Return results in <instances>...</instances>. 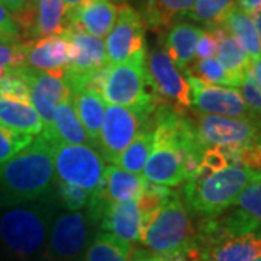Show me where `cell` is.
<instances>
[{"instance_id": "cell-27", "label": "cell", "mask_w": 261, "mask_h": 261, "mask_svg": "<svg viewBox=\"0 0 261 261\" xmlns=\"http://www.w3.org/2000/svg\"><path fill=\"white\" fill-rule=\"evenodd\" d=\"M197 0H147L145 20L157 32L170 29L177 19L185 18Z\"/></svg>"}, {"instance_id": "cell-22", "label": "cell", "mask_w": 261, "mask_h": 261, "mask_svg": "<svg viewBox=\"0 0 261 261\" xmlns=\"http://www.w3.org/2000/svg\"><path fill=\"white\" fill-rule=\"evenodd\" d=\"M0 125L29 137H37L44 130V122L32 105L12 97H0Z\"/></svg>"}, {"instance_id": "cell-29", "label": "cell", "mask_w": 261, "mask_h": 261, "mask_svg": "<svg viewBox=\"0 0 261 261\" xmlns=\"http://www.w3.org/2000/svg\"><path fill=\"white\" fill-rule=\"evenodd\" d=\"M134 250V245L122 243L112 235L102 232L87 248L83 261H128Z\"/></svg>"}, {"instance_id": "cell-47", "label": "cell", "mask_w": 261, "mask_h": 261, "mask_svg": "<svg viewBox=\"0 0 261 261\" xmlns=\"http://www.w3.org/2000/svg\"><path fill=\"white\" fill-rule=\"evenodd\" d=\"M252 261H261V255H260V257H257L255 260H252Z\"/></svg>"}, {"instance_id": "cell-18", "label": "cell", "mask_w": 261, "mask_h": 261, "mask_svg": "<svg viewBox=\"0 0 261 261\" xmlns=\"http://www.w3.org/2000/svg\"><path fill=\"white\" fill-rule=\"evenodd\" d=\"M41 134L45 135L53 144L93 145L77 116L71 97L57 106L53 115V121Z\"/></svg>"}, {"instance_id": "cell-17", "label": "cell", "mask_w": 261, "mask_h": 261, "mask_svg": "<svg viewBox=\"0 0 261 261\" xmlns=\"http://www.w3.org/2000/svg\"><path fill=\"white\" fill-rule=\"evenodd\" d=\"M97 222L102 232L109 233L122 243L134 244L141 240V214L138 202L128 200L121 203H103Z\"/></svg>"}, {"instance_id": "cell-35", "label": "cell", "mask_w": 261, "mask_h": 261, "mask_svg": "<svg viewBox=\"0 0 261 261\" xmlns=\"http://www.w3.org/2000/svg\"><path fill=\"white\" fill-rule=\"evenodd\" d=\"M15 19L20 34L27 35L32 28L34 20V0H0Z\"/></svg>"}, {"instance_id": "cell-45", "label": "cell", "mask_w": 261, "mask_h": 261, "mask_svg": "<svg viewBox=\"0 0 261 261\" xmlns=\"http://www.w3.org/2000/svg\"><path fill=\"white\" fill-rule=\"evenodd\" d=\"M155 261H170V260H167V258H163V257H159V255H157Z\"/></svg>"}, {"instance_id": "cell-20", "label": "cell", "mask_w": 261, "mask_h": 261, "mask_svg": "<svg viewBox=\"0 0 261 261\" xmlns=\"http://www.w3.org/2000/svg\"><path fill=\"white\" fill-rule=\"evenodd\" d=\"M205 29L187 22H177L168 29L166 51L181 73L195 63L196 47Z\"/></svg>"}, {"instance_id": "cell-28", "label": "cell", "mask_w": 261, "mask_h": 261, "mask_svg": "<svg viewBox=\"0 0 261 261\" xmlns=\"http://www.w3.org/2000/svg\"><path fill=\"white\" fill-rule=\"evenodd\" d=\"M152 132H154V121L151 122L148 126H145L134 138V141L119 155V159L116 160L115 166L123 168L129 173H134V174L142 176L145 163L148 160L149 152L152 149V144H154Z\"/></svg>"}, {"instance_id": "cell-7", "label": "cell", "mask_w": 261, "mask_h": 261, "mask_svg": "<svg viewBox=\"0 0 261 261\" xmlns=\"http://www.w3.org/2000/svg\"><path fill=\"white\" fill-rule=\"evenodd\" d=\"M155 109L154 106H106L102 129L96 144L103 159L115 164L134 138L154 121Z\"/></svg>"}, {"instance_id": "cell-36", "label": "cell", "mask_w": 261, "mask_h": 261, "mask_svg": "<svg viewBox=\"0 0 261 261\" xmlns=\"http://www.w3.org/2000/svg\"><path fill=\"white\" fill-rule=\"evenodd\" d=\"M25 65V53L22 41L0 44V75L9 70Z\"/></svg>"}, {"instance_id": "cell-43", "label": "cell", "mask_w": 261, "mask_h": 261, "mask_svg": "<svg viewBox=\"0 0 261 261\" xmlns=\"http://www.w3.org/2000/svg\"><path fill=\"white\" fill-rule=\"evenodd\" d=\"M64 2V8H65V13L73 10L74 8H77L79 5H82L84 0H63Z\"/></svg>"}, {"instance_id": "cell-12", "label": "cell", "mask_w": 261, "mask_h": 261, "mask_svg": "<svg viewBox=\"0 0 261 261\" xmlns=\"http://www.w3.org/2000/svg\"><path fill=\"white\" fill-rule=\"evenodd\" d=\"M106 58L109 64H122L145 51V23L140 13L129 5H121L115 25L108 34Z\"/></svg>"}, {"instance_id": "cell-40", "label": "cell", "mask_w": 261, "mask_h": 261, "mask_svg": "<svg viewBox=\"0 0 261 261\" xmlns=\"http://www.w3.org/2000/svg\"><path fill=\"white\" fill-rule=\"evenodd\" d=\"M237 6L243 9L245 13L252 15L261 10V0H237Z\"/></svg>"}, {"instance_id": "cell-23", "label": "cell", "mask_w": 261, "mask_h": 261, "mask_svg": "<svg viewBox=\"0 0 261 261\" xmlns=\"http://www.w3.org/2000/svg\"><path fill=\"white\" fill-rule=\"evenodd\" d=\"M212 29L218 39L216 60L241 86L245 75L251 71L252 60L224 27H214Z\"/></svg>"}, {"instance_id": "cell-2", "label": "cell", "mask_w": 261, "mask_h": 261, "mask_svg": "<svg viewBox=\"0 0 261 261\" xmlns=\"http://www.w3.org/2000/svg\"><path fill=\"white\" fill-rule=\"evenodd\" d=\"M141 244L154 255L167 260L187 258L195 261L196 226L183 199L171 192L148 225Z\"/></svg>"}, {"instance_id": "cell-33", "label": "cell", "mask_w": 261, "mask_h": 261, "mask_svg": "<svg viewBox=\"0 0 261 261\" xmlns=\"http://www.w3.org/2000/svg\"><path fill=\"white\" fill-rule=\"evenodd\" d=\"M32 138L34 137L13 132L0 125V166L25 148Z\"/></svg>"}, {"instance_id": "cell-42", "label": "cell", "mask_w": 261, "mask_h": 261, "mask_svg": "<svg viewBox=\"0 0 261 261\" xmlns=\"http://www.w3.org/2000/svg\"><path fill=\"white\" fill-rule=\"evenodd\" d=\"M251 18H252V20H254V25H255L257 32H258V38H260V42H261V10L260 12H255V13H252Z\"/></svg>"}, {"instance_id": "cell-44", "label": "cell", "mask_w": 261, "mask_h": 261, "mask_svg": "<svg viewBox=\"0 0 261 261\" xmlns=\"http://www.w3.org/2000/svg\"><path fill=\"white\" fill-rule=\"evenodd\" d=\"M2 42H19V41H13V39H9V38L2 37V35H0V44H2Z\"/></svg>"}, {"instance_id": "cell-1", "label": "cell", "mask_w": 261, "mask_h": 261, "mask_svg": "<svg viewBox=\"0 0 261 261\" xmlns=\"http://www.w3.org/2000/svg\"><path fill=\"white\" fill-rule=\"evenodd\" d=\"M54 144L39 134L16 155L0 166V209L35 202L54 180Z\"/></svg>"}, {"instance_id": "cell-30", "label": "cell", "mask_w": 261, "mask_h": 261, "mask_svg": "<svg viewBox=\"0 0 261 261\" xmlns=\"http://www.w3.org/2000/svg\"><path fill=\"white\" fill-rule=\"evenodd\" d=\"M185 74H192L206 84L238 89L240 83L229 74L216 58L197 60L185 71Z\"/></svg>"}, {"instance_id": "cell-46", "label": "cell", "mask_w": 261, "mask_h": 261, "mask_svg": "<svg viewBox=\"0 0 261 261\" xmlns=\"http://www.w3.org/2000/svg\"><path fill=\"white\" fill-rule=\"evenodd\" d=\"M171 261H192V260H187V258H177V260H171Z\"/></svg>"}, {"instance_id": "cell-21", "label": "cell", "mask_w": 261, "mask_h": 261, "mask_svg": "<svg viewBox=\"0 0 261 261\" xmlns=\"http://www.w3.org/2000/svg\"><path fill=\"white\" fill-rule=\"evenodd\" d=\"M148 181L142 176L129 173L115 164H109L105 176V187L100 196L106 203H121L138 199Z\"/></svg>"}, {"instance_id": "cell-26", "label": "cell", "mask_w": 261, "mask_h": 261, "mask_svg": "<svg viewBox=\"0 0 261 261\" xmlns=\"http://www.w3.org/2000/svg\"><path fill=\"white\" fill-rule=\"evenodd\" d=\"M219 27H224L240 42V45L245 49V53L250 56L252 61L261 58L260 38L251 15L235 6L228 12V15L225 16Z\"/></svg>"}, {"instance_id": "cell-32", "label": "cell", "mask_w": 261, "mask_h": 261, "mask_svg": "<svg viewBox=\"0 0 261 261\" xmlns=\"http://www.w3.org/2000/svg\"><path fill=\"white\" fill-rule=\"evenodd\" d=\"M233 206L261 224V174L240 193Z\"/></svg>"}, {"instance_id": "cell-37", "label": "cell", "mask_w": 261, "mask_h": 261, "mask_svg": "<svg viewBox=\"0 0 261 261\" xmlns=\"http://www.w3.org/2000/svg\"><path fill=\"white\" fill-rule=\"evenodd\" d=\"M241 89V96H243L244 102L247 103V106L251 109L255 115L261 116V86L260 83L254 79L251 71L245 75L243 83L240 86Z\"/></svg>"}, {"instance_id": "cell-39", "label": "cell", "mask_w": 261, "mask_h": 261, "mask_svg": "<svg viewBox=\"0 0 261 261\" xmlns=\"http://www.w3.org/2000/svg\"><path fill=\"white\" fill-rule=\"evenodd\" d=\"M0 35L13 41H20V29L8 8L0 2Z\"/></svg>"}, {"instance_id": "cell-3", "label": "cell", "mask_w": 261, "mask_h": 261, "mask_svg": "<svg viewBox=\"0 0 261 261\" xmlns=\"http://www.w3.org/2000/svg\"><path fill=\"white\" fill-rule=\"evenodd\" d=\"M258 176L240 166H226L202 177L193 176L185 181L183 202L202 218L216 216L232 207L240 193Z\"/></svg>"}, {"instance_id": "cell-24", "label": "cell", "mask_w": 261, "mask_h": 261, "mask_svg": "<svg viewBox=\"0 0 261 261\" xmlns=\"http://www.w3.org/2000/svg\"><path fill=\"white\" fill-rule=\"evenodd\" d=\"M65 28L67 22L63 0H34V20L27 41L60 35Z\"/></svg>"}, {"instance_id": "cell-19", "label": "cell", "mask_w": 261, "mask_h": 261, "mask_svg": "<svg viewBox=\"0 0 261 261\" xmlns=\"http://www.w3.org/2000/svg\"><path fill=\"white\" fill-rule=\"evenodd\" d=\"M261 255V231L226 238L197 252L196 261H252Z\"/></svg>"}, {"instance_id": "cell-9", "label": "cell", "mask_w": 261, "mask_h": 261, "mask_svg": "<svg viewBox=\"0 0 261 261\" xmlns=\"http://www.w3.org/2000/svg\"><path fill=\"white\" fill-rule=\"evenodd\" d=\"M192 122L197 141L203 149L243 147L261 137V116L243 119L196 113Z\"/></svg>"}, {"instance_id": "cell-16", "label": "cell", "mask_w": 261, "mask_h": 261, "mask_svg": "<svg viewBox=\"0 0 261 261\" xmlns=\"http://www.w3.org/2000/svg\"><path fill=\"white\" fill-rule=\"evenodd\" d=\"M119 5L115 0H84L82 5L65 13L67 27L82 29L92 37H106L118 18Z\"/></svg>"}, {"instance_id": "cell-4", "label": "cell", "mask_w": 261, "mask_h": 261, "mask_svg": "<svg viewBox=\"0 0 261 261\" xmlns=\"http://www.w3.org/2000/svg\"><path fill=\"white\" fill-rule=\"evenodd\" d=\"M48 209L28 202L0 209V245L18 260L34 257L45 244Z\"/></svg>"}, {"instance_id": "cell-34", "label": "cell", "mask_w": 261, "mask_h": 261, "mask_svg": "<svg viewBox=\"0 0 261 261\" xmlns=\"http://www.w3.org/2000/svg\"><path fill=\"white\" fill-rule=\"evenodd\" d=\"M57 193L61 200V203L68 209V211H82L84 207L90 205L93 196L87 193L86 190H82L79 187L70 186L61 181H57Z\"/></svg>"}, {"instance_id": "cell-25", "label": "cell", "mask_w": 261, "mask_h": 261, "mask_svg": "<svg viewBox=\"0 0 261 261\" xmlns=\"http://www.w3.org/2000/svg\"><path fill=\"white\" fill-rule=\"evenodd\" d=\"M73 105H74L77 116L83 125L86 134L92 141V144L96 145L100 129H102L105 111H106V102L99 93H96L90 89H83L80 92L71 94Z\"/></svg>"}, {"instance_id": "cell-15", "label": "cell", "mask_w": 261, "mask_h": 261, "mask_svg": "<svg viewBox=\"0 0 261 261\" xmlns=\"http://www.w3.org/2000/svg\"><path fill=\"white\" fill-rule=\"evenodd\" d=\"M25 68L29 86V100L39 115L41 121L44 122L45 128L53 121L57 106L71 97V94L61 77L35 71L28 67Z\"/></svg>"}, {"instance_id": "cell-11", "label": "cell", "mask_w": 261, "mask_h": 261, "mask_svg": "<svg viewBox=\"0 0 261 261\" xmlns=\"http://www.w3.org/2000/svg\"><path fill=\"white\" fill-rule=\"evenodd\" d=\"M147 71L161 102L181 112H189V108H192L190 87L185 74L168 57L166 48L155 47L149 51Z\"/></svg>"}, {"instance_id": "cell-8", "label": "cell", "mask_w": 261, "mask_h": 261, "mask_svg": "<svg viewBox=\"0 0 261 261\" xmlns=\"http://www.w3.org/2000/svg\"><path fill=\"white\" fill-rule=\"evenodd\" d=\"M73 49V58L63 75L70 94L89 89L92 79L105 70L109 63L106 58L105 42L100 38L92 37L82 29L68 25L63 32Z\"/></svg>"}, {"instance_id": "cell-31", "label": "cell", "mask_w": 261, "mask_h": 261, "mask_svg": "<svg viewBox=\"0 0 261 261\" xmlns=\"http://www.w3.org/2000/svg\"><path fill=\"white\" fill-rule=\"evenodd\" d=\"M237 6V0H197L187 18L203 23L206 28L219 27L228 12Z\"/></svg>"}, {"instance_id": "cell-41", "label": "cell", "mask_w": 261, "mask_h": 261, "mask_svg": "<svg viewBox=\"0 0 261 261\" xmlns=\"http://www.w3.org/2000/svg\"><path fill=\"white\" fill-rule=\"evenodd\" d=\"M251 74L254 75V79H255V80H257V82H258L261 86V58L255 60V61H252Z\"/></svg>"}, {"instance_id": "cell-10", "label": "cell", "mask_w": 261, "mask_h": 261, "mask_svg": "<svg viewBox=\"0 0 261 261\" xmlns=\"http://www.w3.org/2000/svg\"><path fill=\"white\" fill-rule=\"evenodd\" d=\"M185 77L190 87L192 108L196 113L243 119L258 118L244 102L240 90L206 84L192 74H185Z\"/></svg>"}, {"instance_id": "cell-38", "label": "cell", "mask_w": 261, "mask_h": 261, "mask_svg": "<svg viewBox=\"0 0 261 261\" xmlns=\"http://www.w3.org/2000/svg\"><path fill=\"white\" fill-rule=\"evenodd\" d=\"M216 49H218V39H216L214 29L206 28L197 42L195 61L214 58L216 56Z\"/></svg>"}, {"instance_id": "cell-5", "label": "cell", "mask_w": 261, "mask_h": 261, "mask_svg": "<svg viewBox=\"0 0 261 261\" xmlns=\"http://www.w3.org/2000/svg\"><path fill=\"white\" fill-rule=\"evenodd\" d=\"M100 96L109 105L126 108H157L163 103L147 71L145 51L132 57L126 63L108 65Z\"/></svg>"}, {"instance_id": "cell-14", "label": "cell", "mask_w": 261, "mask_h": 261, "mask_svg": "<svg viewBox=\"0 0 261 261\" xmlns=\"http://www.w3.org/2000/svg\"><path fill=\"white\" fill-rule=\"evenodd\" d=\"M89 214L70 211L58 215L49 232L48 248L57 260H71L83 250L89 235Z\"/></svg>"}, {"instance_id": "cell-13", "label": "cell", "mask_w": 261, "mask_h": 261, "mask_svg": "<svg viewBox=\"0 0 261 261\" xmlns=\"http://www.w3.org/2000/svg\"><path fill=\"white\" fill-rule=\"evenodd\" d=\"M22 45L25 53V67L63 79L73 58L71 45L63 34L38 38L34 41H22Z\"/></svg>"}, {"instance_id": "cell-6", "label": "cell", "mask_w": 261, "mask_h": 261, "mask_svg": "<svg viewBox=\"0 0 261 261\" xmlns=\"http://www.w3.org/2000/svg\"><path fill=\"white\" fill-rule=\"evenodd\" d=\"M54 173L57 181L79 187L90 195L102 193L106 160L92 145L54 144Z\"/></svg>"}]
</instances>
